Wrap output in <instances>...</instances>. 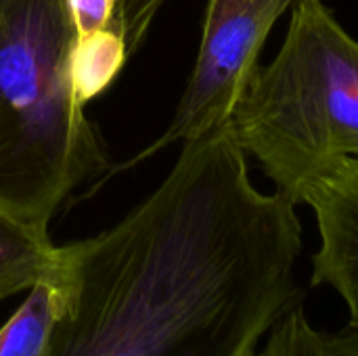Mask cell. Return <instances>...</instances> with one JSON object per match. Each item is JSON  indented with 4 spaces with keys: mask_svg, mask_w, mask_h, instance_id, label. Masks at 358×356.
Listing matches in <instances>:
<instances>
[{
    "mask_svg": "<svg viewBox=\"0 0 358 356\" xmlns=\"http://www.w3.org/2000/svg\"><path fill=\"white\" fill-rule=\"evenodd\" d=\"M296 204L260 193L231 124L182 143L117 225L59 245L65 294L44 356H254L302 300Z\"/></svg>",
    "mask_w": 358,
    "mask_h": 356,
    "instance_id": "obj_1",
    "label": "cell"
},
{
    "mask_svg": "<svg viewBox=\"0 0 358 356\" xmlns=\"http://www.w3.org/2000/svg\"><path fill=\"white\" fill-rule=\"evenodd\" d=\"M76 42L67 0H0V208L46 233L109 166L76 97Z\"/></svg>",
    "mask_w": 358,
    "mask_h": 356,
    "instance_id": "obj_2",
    "label": "cell"
},
{
    "mask_svg": "<svg viewBox=\"0 0 358 356\" xmlns=\"http://www.w3.org/2000/svg\"><path fill=\"white\" fill-rule=\"evenodd\" d=\"M231 130L296 206L308 183L358 157V42L323 0H296L277 57L254 71Z\"/></svg>",
    "mask_w": 358,
    "mask_h": 356,
    "instance_id": "obj_3",
    "label": "cell"
},
{
    "mask_svg": "<svg viewBox=\"0 0 358 356\" xmlns=\"http://www.w3.org/2000/svg\"><path fill=\"white\" fill-rule=\"evenodd\" d=\"M296 0H208L201 44L187 88L166 132L122 164L136 166L174 143H187L229 122L245 84L258 69V55Z\"/></svg>",
    "mask_w": 358,
    "mask_h": 356,
    "instance_id": "obj_4",
    "label": "cell"
},
{
    "mask_svg": "<svg viewBox=\"0 0 358 356\" xmlns=\"http://www.w3.org/2000/svg\"><path fill=\"white\" fill-rule=\"evenodd\" d=\"M315 210L321 245L313 256V285H329L358 327V157L317 176L300 195Z\"/></svg>",
    "mask_w": 358,
    "mask_h": 356,
    "instance_id": "obj_5",
    "label": "cell"
},
{
    "mask_svg": "<svg viewBox=\"0 0 358 356\" xmlns=\"http://www.w3.org/2000/svg\"><path fill=\"white\" fill-rule=\"evenodd\" d=\"M59 271V245L40 231L0 208V302L29 292Z\"/></svg>",
    "mask_w": 358,
    "mask_h": 356,
    "instance_id": "obj_6",
    "label": "cell"
},
{
    "mask_svg": "<svg viewBox=\"0 0 358 356\" xmlns=\"http://www.w3.org/2000/svg\"><path fill=\"white\" fill-rule=\"evenodd\" d=\"M63 304L65 294L57 271L55 277L34 285L0 327V356H44Z\"/></svg>",
    "mask_w": 358,
    "mask_h": 356,
    "instance_id": "obj_7",
    "label": "cell"
},
{
    "mask_svg": "<svg viewBox=\"0 0 358 356\" xmlns=\"http://www.w3.org/2000/svg\"><path fill=\"white\" fill-rule=\"evenodd\" d=\"M254 356H358V327L346 332H321L296 302L268 332L262 350Z\"/></svg>",
    "mask_w": 358,
    "mask_h": 356,
    "instance_id": "obj_8",
    "label": "cell"
},
{
    "mask_svg": "<svg viewBox=\"0 0 358 356\" xmlns=\"http://www.w3.org/2000/svg\"><path fill=\"white\" fill-rule=\"evenodd\" d=\"M128 57L126 42L115 29L78 38L73 50V86L78 101L88 105L111 86Z\"/></svg>",
    "mask_w": 358,
    "mask_h": 356,
    "instance_id": "obj_9",
    "label": "cell"
},
{
    "mask_svg": "<svg viewBox=\"0 0 358 356\" xmlns=\"http://www.w3.org/2000/svg\"><path fill=\"white\" fill-rule=\"evenodd\" d=\"M166 0H117V27L128 55L136 52Z\"/></svg>",
    "mask_w": 358,
    "mask_h": 356,
    "instance_id": "obj_10",
    "label": "cell"
},
{
    "mask_svg": "<svg viewBox=\"0 0 358 356\" xmlns=\"http://www.w3.org/2000/svg\"><path fill=\"white\" fill-rule=\"evenodd\" d=\"M78 38L117 27V0H67Z\"/></svg>",
    "mask_w": 358,
    "mask_h": 356,
    "instance_id": "obj_11",
    "label": "cell"
}]
</instances>
